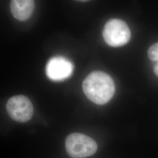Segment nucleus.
<instances>
[{"label": "nucleus", "mask_w": 158, "mask_h": 158, "mask_svg": "<svg viewBox=\"0 0 158 158\" xmlns=\"http://www.w3.org/2000/svg\"><path fill=\"white\" fill-rule=\"evenodd\" d=\"M7 113L13 120L19 123L29 121L34 114V107L28 98L23 95L11 97L7 102Z\"/></svg>", "instance_id": "4"}, {"label": "nucleus", "mask_w": 158, "mask_h": 158, "mask_svg": "<svg viewBox=\"0 0 158 158\" xmlns=\"http://www.w3.org/2000/svg\"><path fill=\"white\" fill-rule=\"evenodd\" d=\"M66 150L72 158H85L94 155L97 150L96 142L89 136L72 133L65 141Z\"/></svg>", "instance_id": "2"}, {"label": "nucleus", "mask_w": 158, "mask_h": 158, "mask_svg": "<svg viewBox=\"0 0 158 158\" xmlns=\"http://www.w3.org/2000/svg\"><path fill=\"white\" fill-rule=\"evenodd\" d=\"M148 55L150 60L155 62L153 66V71L158 77V42L151 46L148 51Z\"/></svg>", "instance_id": "7"}, {"label": "nucleus", "mask_w": 158, "mask_h": 158, "mask_svg": "<svg viewBox=\"0 0 158 158\" xmlns=\"http://www.w3.org/2000/svg\"><path fill=\"white\" fill-rule=\"evenodd\" d=\"M102 36L108 45L120 47L128 43L131 39V31L124 21L114 18L110 19L106 23Z\"/></svg>", "instance_id": "3"}, {"label": "nucleus", "mask_w": 158, "mask_h": 158, "mask_svg": "<svg viewBox=\"0 0 158 158\" xmlns=\"http://www.w3.org/2000/svg\"><path fill=\"white\" fill-rule=\"evenodd\" d=\"M73 64L67 58L55 56L51 58L46 66V74L51 80L59 81L68 79L73 72Z\"/></svg>", "instance_id": "5"}, {"label": "nucleus", "mask_w": 158, "mask_h": 158, "mask_svg": "<svg viewBox=\"0 0 158 158\" xmlns=\"http://www.w3.org/2000/svg\"><path fill=\"white\" fill-rule=\"evenodd\" d=\"M83 90L91 102L98 105H103L112 98L115 93V85L109 74L96 71L89 74L85 79Z\"/></svg>", "instance_id": "1"}, {"label": "nucleus", "mask_w": 158, "mask_h": 158, "mask_svg": "<svg viewBox=\"0 0 158 158\" xmlns=\"http://www.w3.org/2000/svg\"><path fill=\"white\" fill-rule=\"evenodd\" d=\"M11 11L12 15L19 21H26L32 15L35 2L32 0H13L11 2Z\"/></svg>", "instance_id": "6"}]
</instances>
